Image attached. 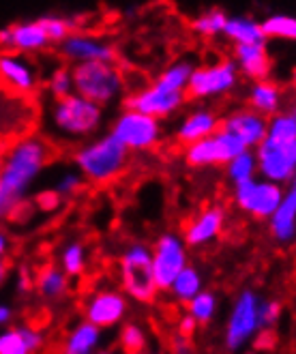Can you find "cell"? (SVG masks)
<instances>
[{
    "instance_id": "44",
    "label": "cell",
    "mask_w": 296,
    "mask_h": 354,
    "mask_svg": "<svg viewBox=\"0 0 296 354\" xmlns=\"http://www.w3.org/2000/svg\"><path fill=\"white\" fill-rule=\"evenodd\" d=\"M7 277V262L0 260V283H3V279Z\"/></svg>"
},
{
    "instance_id": "8",
    "label": "cell",
    "mask_w": 296,
    "mask_h": 354,
    "mask_svg": "<svg viewBox=\"0 0 296 354\" xmlns=\"http://www.w3.org/2000/svg\"><path fill=\"white\" fill-rule=\"evenodd\" d=\"M187 91H176L161 84L159 80H153L151 84L127 93L122 99V108L138 110L159 120H170L187 106Z\"/></svg>"
},
{
    "instance_id": "24",
    "label": "cell",
    "mask_w": 296,
    "mask_h": 354,
    "mask_svg": "<svg viewBox=\"0 0 296 354\" xmlns=\"http://www.w3.org/2000/svg\"><path fill=\"white\" fill-rule=\"evenodd\" d=\"M124 301L116 292H101L89 303V320L93 324H112L122 316Z\"/></svg>"
},
{
    "instance_id": "43",
    "label": "cell",
    "mask_w": 296,
    "mask_h": 354,
    "mask_svg": "<svg viewBox=\"0 0 296 354\" xmlns=\"http://www.w3.org/2000/svg\"><path fill=\"white\" fill-rule=\"evenodd\" d=\"M11 320V309L7 305H0V324H7Z\"/></svg>"
},
{
    "instance_id": "23",
    "label": "cell",
    "mask_w": 296,
    "mask_h": 354,
    "mask_svg": "<svg viewBox=\"0 0 296 354\" xmlns=\"http://www.w3.org/2000/svg\"><path fill=\"white\" fill-rule=\"evenodd\" d=\"M253 326H256V299H253V295H243L230 324V346H239L243 337H247L253 330Z\"/></svg>"
},
{
    "instance_id": "15",
    "label": "cell",
    "mask_w": 296,
    "mask_h": 354,
    "mask_svg": "<svg viewBox=\"0 0 296 354\" xmlns=\"http://www.w3.org/2000/svg\"><path fill=\"white\" fill-rule=\"evenodd\" d=\"M221 129L237 136L245 149L253 151L266 138L268 118L243 103V106L230 108L225 114H221Z\"/></svg>"
},
{
    "instance_id": "21",
    "label": "cell",
    "mask_w": 296,
    "mask_h": 354,
    "mask_svg": "<svg viewBox=\"0 0 296 354\" xmlns=\"http://www.w3.org/2000/svg\"><path fill=\"white\" fill-rule=\"evenodd\" d=\"M268 227L275 241L290 243L296 239V189L288 187L279 206L268 217Z\"/></svg>"
},
{
    "instance_id": "17",
    "label": "cell",
    "mask_w": 296,
    "mask_h": 354,
    "mask_svg": "<svg viewBox=\"0 0 296 354\" xmlns=\"http://www.w3.org/2000/svg\"><path fill=\"white\" fill-rule=\"evenodd\" d=\"M221 129V114L213 106H196L187 110L174 124L172 138L181 147L213 136Z\"/></svg>"
},
{
    "instance_id": "28",
    "label": "cell",
    "mask_w": 296,
    "mask_h": 354,
    "mask_svg": "<svg viewBox=\"0 0 296 354\" xmlns=\"http://www.w3.org/2000/svg\"><path fill=\"white\" fill-rule=\"evenodd\" d=\"M44 86H46V93L50 99H62L67 97L73 91V71H71V65L67 62H60V65H54L50 69V73L46 75L44 80Z\"/></svg>"
},
{
    "instance_id": "11",
    "label": "cell",
    "mask_w": 296,
    "mask_h": 354,
    "mask_svg": "<svg viewBox=\"0 0 296 354\" xmlns=\"http://www.w3.org/2000/svg\"><path fill=\"white\" fill-rule=\"evenodd\" d=\"M253 153H256L258 159V176L279 183L284 187L290 185L292 174L296 170V140L284 142L264 138L253 149Z\"/></svg>"
},
{
    "instance_id": "12",
    "label": "cell",
    "mask_w": 296,
    "mask_h": 354,
    "mask_svg": "<svg viewBox=\"0 0 296 354\" xmlns=\"http://www.w3.org/2000/svg\"><path fill=\"white\" fill-rule=\"evenodd\" d=\"M58 56L67 65H80V62H97V60H116V48L112 41L93 35L89 30H73L56 46Z\"/></svg>"
},
{
    "instance_id": "20",
    "label": "cell",
    "mask_w": 296,
    "mask_h": 354,
    "mask_svg": "<svg viewBox=\"0 0 296 354\" xmlns=\"http://www.w3.org/2000/svg\"><path fill=\"white\" fill-rule=\"evenodd\" d=\"M245 103L256 112L264 114L266 118H270L272 114H277L279 110L286 108V91L272 77L249 82V86L245 91Z\"/></svg>"
},
{
    "instance_id": "41",
    "label": "cell",
    "mask_w": 296,
    "mask_h": 354,
    "mask_svg": "<svg viewBox=\"0 0 296 354\" xmlns=\"http://www.w3.org/2000/svg\"><path fill=\"white\" fill-rule=\"evenodd\" d=\"M9 245H11L9 236L5 232H0V260H5V256L9 254Z\"/></svg>"
},
{
    "instance_id": "29",
    "label": "cell",
    "mask_w": 296,
    "mask_h": 354,
    "mask_svg": "<svg viewBox=\"0 0 296 354\" xmlns=\"http://www.w3.org/2000/svg\"><path fill=\"white\" fill-rule=\"evenodd\" d=\"M262 30H264L266 39L296 41V15L270 13L262 19Z\"/></svg>"
},
{
    "instance_id": "2",
    "label": "cell",
    "mask_w": 296,
    "mask_h": 354,
    "mask_svg": "<svg viewBox=\"0 0 296 354\" xmlns=\"http://www.w3.org/2000/svg\"><path fill=\"white\" fill-rule=\"evenodd\" d=\"M46 124L56 140L67 144H82L105 127V108L99 103L71 93L62 99H52L46 112Z\"/></svg>"
},
{
    "instance_id": "30",
    "label": "cell",
    "mask_w": 296,
    "mask_h": 354,
    "mask_svg": "<svg viewBox=\"0 0 296 354\" xmlns=\"http://www.w3.org/2000/svg\"><path fill=\"white\" fill-rule=\"evenodd\" d=\"M84 187H86V178L82 176V172H80L77 168H71V170H62V172L54 178L52 189H54L62 200H73L75 196L82 194Z\"/></svg>"
},
{
    "instance_id": "10",
    "label": "cell",
    "mask_w": 296,
    "mask_h": 354,
    "mask_svg": "<svg viewBox=\"0 0 296 354\" xmlns=\"http://www.w3.org/2000/svg\"><path fill=\"white\" fill-rule=\"evenodd\" d=\"M241 151H245L243 142L237 136H232L230 131L219 129L213 136L183 147V161L194 170L217 168V165L223 168V165Z\"/></svg>"
},
{
    "instance_id": "9",
    "label": "cell",
    "mask_w": 296,
    "mask_h": 354,
    "mask_svg": "<svg viewBox=\"0 0 296 354\" xmlns=\"http://www.w3.org/2000/svg\"><path fill=\"white\" fill-rule=\"evenodd\" d=\"M286 187L262 176H253L232 187V202L253 219H268L279 206Z\"/></svg>"
},
{
    "instance_id": "38",
    "label": "cell",
    "mask_w": 296,
    "mask_h": 354,
    "mask_svg": "<svg viewBox=\"0 0 296 354\" xmlns=\"http://www.w3.org/2000/svg\"><path fill=\"white\" fill-rule=\"evenodd\" d=\"M60 200H62V198H60L54 189H46V192H41V194L35 198V202L39 204V208H44V211H54V208H58Z\"/></svg>"
},
{
    "instance_id": "14",
    "label": "cell",
    "mask_w": 296,
    "mask_h": 354,
    "mask_svg": "<svg viewBox=\"0 0 296 354\" xmlns=\"http://www.w3.org/2000/svg\"><path fill=\"white\" fill-rule=\"evenodd\" d=\"M50 48H54V44L41 17L24 19V22L7 24L0 28V52H19L35 56Z\"/></svg>"
},
{
    "instance_id": "19",
    "label": "cell",
    "mask_w": 296,
    "mask_h": 354,
    "mask_svg": "<svg viewBox=\"0 0 296 354\" xmlns=\"http://www.w3.org/2000/svg\"><path fill=\"white\" fill-rule=\"evenodd\" d=\"M232 60L237 62V67L243 77L249 82L266 80L272 75V58L268 54L266 41L264 44H239L232 48Z\"/></svg>"
},
{
    "instance_id": "18",
    "label": "cell",
    "mask_w": 296,
    "mask_h": 354,
    "mask_svg": "<svg viewBox=\"0 0 296 354\" xmlns=\"http://www.w3.org/2000/svg\"><path fill=\"white\" fill-rule=\"evenodd\" d=\"M223 225H225V208L219 204H210L185 221L183 239L189 247H202L213 243L223 232Z\"/></svg>"
},
{
    "instance_id": "36",
    "label": "cell",
    "mask_w": 296,
    "mask_h": 354,
    "mask_svg": "<svg viewBox=\"0 0 296 354\" xmlns=\"http://www.w3.org/2000/svg\"><path fill=\"white\" fill-rule=\"evenodd\" d=\"M144 348V335L142 330L136 326H127L122 330V350L127 354H140Z\"/></svg>"
},
{
    "instance_id": "27",
    "label": "cell",
    "mask_w": 296,
    "mask_h": 354,
    "mask_svg": "<svg viewBox=\"0 0 296 354\" xmlns=\"http://www.w3.org/2000/svg\"><path fill=\"white\" fill-rule=\"evenodd\" d=\"M196 69V62L192 58H176L167 65L155 80H159L161 84L176 88V91H187L189 80H192V73Z\"/></svg>"
},
{
    "instance_id": "40",
    "label": "cell",
    "mask_w": 296,
    "mask_h": 354,
    "mask_svg": "<svg viewBox=\"0 0 296 354\" xmlns=\"http://www.w3.org/2000/svg\"><path fill=\"white\" fill-rule=\"evenodd\" d=\"M277 314H279V305H277V303H270V305L266 307V311H264V320H266V322H272L275 318H277Z\"/></svg>"
},
{
    "instance_id": "25",
    "label": "cell",
    "mask_w": 296,
    "mask_h": 354,
    "mask_svg": "<svg viewBox=\"0 0 296 354\" xmlns=\"http://www.w3.org/2000/svg\"><path fill=\"white\" fill-rule=\"evenodd\" d=\"M223 174H225V180L234 187L239 183H245L253 176H258V159H256V153L251 149H245L241 151L239 155L232 157L225 165H223Z\"/></svg>"
},
{
    "instance_id": "6",
    "label": "cell",
    "mask_w": 296,
    "mask_h": 354,
    "mask_svg": "<svg viewBox=\"0 0 296 354\" xmlns=\"http://www.w3.org/2000/svg\"><path fill=\"white\" fill-rule=\"evenodd\" d=\"M108 131L116 136L131 153H151L165 140L163 120L129 108H122L112 118Z\"/></svg>"
},
{
    "instance_id": "7",
    "label": "cell",
    "mask_w": 296,
    "mask_h": 354,
    "mask_svg": "<svg viewBox=\"0 0 296 354\" xmlns=\"http://www.w3.org/2000/svg\"><path fill=\"white\" fill-rule=\"evenodd\" d=\"M118 275L124 290L133 299L151 303L157 292L153 275V249L144 243H133L118 258Z\"/></svg>"
},
{
    "instance_id": "1",
    "label": "cell",
    "mask_w": 296,
    "mask_h": 354,
    "mask_svg": "<svg viewBox=\"0 0 296 354\" xmlns=\"http://www.w3.org/2000/svg\"><path fill=\"white\" fill-rule=\"evenodd\" d=\"M54 149L48 138L28 133L11 142L3 151L0 172V221L17 219L30 206L28 196L33 185L52 163Z\"/></svg>"
},
{
    "instance_id": "33",
    "label": "cell",
    "mask_w": 296,
    "mask_h": 354,
    "mask_svg": "<svg viewBox=\"0 0 296 354\" xmlns=\"http://www.w3.org/2000/svg\"><path fill=\"white\" fill-rule=\"evenodd\" d=\"M60 262L65 273L69 275H80L84 273V266H86V247L82 243H69L60 254Z\"/></svg>"
},
{
    "instance_id": "32",
    "label": "cell",
    "mask_w": 296,
    "mask_h": 354,
    "mask_svg": "<svg viewBox=\"0 0 296 354\" xmlns=\"http://www.w3.org/2000/svg\"><path fill=\"white\" fill-rule=\"evenodd\" d=\"M174 295L183 301H192L200 292V273L194 266H185L172 283Z\"/></svg>"
},
{
    "instance_id": "16",
    "label": "cell",
    "mask_w": 296,
    "mask_h": 354,
    "mask_svg": "<svg viewBox=\"0 0 296 354\" xmlns=\"http://www.w3.org/2000/svg\"><path fill=\"white\" fill-rule=\"evenodd\" d=\"M0 82L17 95H33L41 86V71L19 52H0Z\"/></svg>"
},
{
    "instance_id": "35",
    "label": "cell",
    "mask_w": 296,
    "mask_h": 354,
    "mask_svg": "<svg viewBox=\"0 0 296 354\" xmlns=\"http://www.w3.org/2000/svg\"><path fill=\"white\" fill-rule=\"evenodd\" d=\"M95 342H97V328L93 324H84L71 335L65 354H89Z\"/></svg>"
},
{
    "instance_id": "34",
    "label": "cell",
    "mask_w": 296,
    "mask_h": 354,
    "mask_svg": "<svg viewBox=\"0 0 296 354\" xmlns=\"http://www.w3.org/2000/svg\"><path fill=\"white\" fill-rule=\"evenodd\" d=\"M0 354H35L22 328H9L0 333Z\"/></svg>"
},
{
    "instance_id": "4",
    "label": "cell",
    "mask_w": 296,
    "mask_h": 354,
    "mask_svg": "<svg viewBox=\"0 0 296 354\" xmlns=\"http://www.w3.org/2000/svg\"><path fill=\"white\" fill-rule=\"evenodd\" d=\"M73 91L101 108H112L127 95V77L116 60H97L71 65Z\"/></svg>"
},
{
    "instance_id": "31",
    "label": "cell",
    "mask_w": 296,
    "mask_h": 354,
    "mask_svg": "<svg viewBox=\"0 0 296 354\" xmlns=\"http://www.w3.org/2000/svg\"><path fill=\"white\" fill-rule=\"evenodd\" d=\"M35 283L44 297H58V295L65 292V288H67V279H65V275H62V270H58L52 264L39 268Z\"/></svg>"
},
{
    "instance_id": "5",
    "label": "cell",
    "mask_w": 296,
    "mask_h": 354,
    "mask_svg": "<svg viewBox=\"0 0 296 354\" xmlns=\"http://www.w3.org/2000/svg\"><path fill=\"white\" fill-rule=\"evenodd\" d=\"M241 71L232 58H221L206 65H196L187 86L189 101H219L241 86Z\"/></svg>"
},
{
    "instance_id": "45",
    "label": "cell",
    "mask_w": 296,
    "mask_h": 354,
    "mask_svg": "<svg viewBox=\"0 0 296 354\" xmlns=\"http://www.w3.org/2000/svg\"><path fill=\"white\" fill-rule=\"evenodd\" d=\"M288 187H294V189H296V170H294V174H292V180H290V185Z\"/></svg>"
},
{
    "instance_id": "39",
    "label": "cell",
    "mask_w": 296,
    "mask_h": 354,
    "mask_svg": "<svg viewBox=\"0 0 296 354\" xmlns=\"http://www.w3.org/2000/svg\"><path fill=\"white\" fill-rule=\"evenodd\" d=\"M192 333H194V320L192 318H185L183 324H181V335L185 339H189V337H192Z\"/></svg>"
},
{
    "instance_id": "3",
    "label": "cell",
    "mask_w": 296,
    "mask_h": 354,
    "mask_svg": "<svg viewBox=\"0 0 296 354\" xmlns=\"http://www.w3.org/2000/svg\"><path fill=\"white\" fill-rule=\"evenodd\" d=\"M131 163V151L112 136L101 131L77 144L73 151V165L93 185H110L118 180Z\"/></svg>"
},
{
    "instance_id": "13",
    "label": "cell",
    "mask_w": 296,
    "mask_h": 354,
    "mask_svg": "<svg viewBox=\"0 0 296 354\" xmlns=\"http://www.w3.org/2000/svg\"><path fill=\"white\" fill-rule=\"evenodd\" d=\"M187 266V243L181 234L165 232L153 245V275L159 290L172 288L176 275Z\"/></svg>"
},
{
    "instance_id": "26",
    "label": "cell",
    "mask_w": 296,
    "mask_h": 354,
    "mask_svg": "<svg viewBox=\"0 0 296 354\" xmlns=\"http://www.w3.org/2000/svg\"><path fill=\"white\" fill-rule=\"evenodd\" d=\"M228 11H223L221 7H208L202 13H198L192 19V30L204 39H215V37H223V28L228 22Z\"/></svg>"
},
{
    "instance_id": "42",
    "label": "cell",
    "mask_w": 296,
    "mask_h": 354,
    "mask_svg": "<svg viewBox=\"0 0 296 354\" xmlns=\"http://www.w3.org/2000/svg\"><path fill=\"white\" fill-rule=\"evenodd\" d=\"M28 288H30L28 270H19V290H28Z\"/></svg>"
},
{
    "instance_id": "37",
    "label": "cell",
    "mask_w": 296,
    "mask_h": 354,
    "mask_svg": "<svg viewBox=\"0 0 296 354\" xmlns=\"http://www.w3.org/2000/svg\"><path fill=\"white\" fill-rule=\"evenodd\" d=\"M213 307H215V301L210 295H196L192 299V314L198 320H208L210 314H213Z\"/></svg>"
},
{
    "instance_id": "22",
    "label": "cell",
    "mask_w": 296,
    "mask_h": 354,
    "mask_svg": "<svg viewBox=\"0 0 296 354\" xmlns=\"http://www.w3.org/2000/svg\"><path fill=\"white\" fill-rule=\"evenodd\" d=\"M223 37L232 46L239 44H264L266 35L262 30V22L249 15H228V22L223 28Z\"/></svg>"
},
{
    "instance_id": "46",
    "label": "cell",
    "mask_w": 296,
    "mask_h": 354,
    "mask_svg": "<svg viewBox=\"0 0 296 354\" xmlns=\"http://www.w3.org/2000/svg\"><path fill=\"white\" fill-rule=\"evenodd\" d=\"M292 86H294V91H296V67H294V71H292Z\"/></svg>"
}]
</instances>
